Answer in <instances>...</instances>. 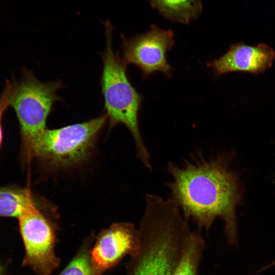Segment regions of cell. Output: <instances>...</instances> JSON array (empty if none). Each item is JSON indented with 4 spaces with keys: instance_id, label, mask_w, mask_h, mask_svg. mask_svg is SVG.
<instances>
[{
    "instance_id": "1",
    "label": "cell",
    "mask_w": 275,
    "mask_h": 275,
    "mask_svg": "<svg viewBox=\"0 0 275 275\" xmlns=\"http://www.w3.org/2000/svg\"><path fill=\"white\" fill-rule=\"evenodd\" d=\"M230 156L225 154L205 158L198 153L179 166L169 161L172 180L166 185L170 199L184 218L208 231L216 218L224 223L225 232L231 246L238 245L237 206L241 202L242 187L237 174L229 167Z\"/></svg>"
},
{
    "instance_id": "2",
    "label": "cell",
    "mask_w": 275,
    "mask_h": 275,
    "mask_svg": "<svg viewBox=\"0 0 275 275\" xmlns=\"http://www.w3.org/2000/svg\"><path fill=\"white\" fill-rule=\"evenodd\" d=\"M138 229L140 247L128 275H171L191 231L188 221L171 199L147 194Z\"/></svg>"
},
{
    "instance_id": "3",
    "label": "cell",
    "mask_w": 275,
    "mask_h": 275,
    "mask_svg": "<svg viewBox=\"0 0 275 275\" xmlns=\"http://www.w3.org/2000/svg\"><path fill=\"white\" fill-rule=\"evenodd\" d=\"M106 48L102 54L103 68L100 78L109 128L123 124L132 136L137 157L149 171L152 170L149 153L143 142L139 125V113L143 100L126 74L127 65L113 47V27L104 22Z\"/></svg>"
},
{
    "instance_id": "4",
    "label": "cell",
    "mask_w": 275,
    "mask_h": 275,
    "mask_svg": "<svg viewBox=\"0 0 275 275\" xmlns=\"http://www.w3.org/2000/svg\"><path fill=\"white\" fill-rule=\"evenodd\" d=\"M64 87L62 81L41 82L32 71L25 69L18 82L13 84L10 105L16 114L20 129L21 154L32 159L35 147L44 131L46 122L57 101L63 102L58 91Z\"/></svg>"
},
{
    "instance_id": "5",
    "label": "cell",
    "mask_w": 275,
    "mask_h": 275,
    "mask_svg": "<svg viewBox=\"0 0 275 275\" xmlns=\"http://www.w3.org/2000/svg\"><path fill=\"white\" fill-rule=\"evenodd\" d=\"M108 122L104 112L88 121L57 129L47 128L38 140L32 159L52 169L79 165L92 152L97 138Z\"/></svg>"
},
{
    "instance_id": "6",
    "label": "cell",
    "mask_w": 275,
    "mask_h": 275,
    "mask_svg": "<svg viewBox=\"0 0 275 275\" xmlns=\"http://www.w3.org/2000/svg\"><path fill=\"white\" fill-rule=\"evenodd\" d=\"M38 202L29 206L18 218L25 250L22 264L39 275H51L60 264L54 253L56 231Z\"/></svg>"
},
{
    "instance_id": "7",
    "label": "cell",
    "mask_w": 275,
    "mask_h": 275,
    "mask_svg": "<svg viewBox=\"0 0 275 275\" xmlns=\"http://www.w3.org/2000/svg\"><path fill=\"white\" fill-rule=\"evenodd\" d=\"M174 37L172 30L154 24L143 34L129 38L122 34V59L127 65L132 64L139 68L144 78L156 71L169 77L172 68L167 53L174 44Z\"/></svg>"
},
{
    "instance_id": "8",
    "label": "cell",
    "mask_w": 275,
    "mask_h": 275,
    "mask_svg": "<svg viewBox=\"0 0 275 275\" xmlns=\"http://www.w3.org/2000/svg\"><path fill=\"white\" fill-rule=\"evenodd\" d=\"M140 243L139 231L133 224H114L97 238L90 253L92 264L100 275L117 265L126 256L136 255Z\"/></svg>"
},
{
    "instance_id": "9",
    "label": "cell",
    "mask_w": 275,
    "mask_h": 275,
    "mask_svg": "<svg viewBox=\"0 0 275 275\" xmlns=\"http://www.w3.org/2000/svg\"><path fill=\"white\" fill-rule=\"evenodd\" d=\"M274 59V50L266 44L251 46L239 42L231 45L225 54L207 65L215 76L235 72L258 74L270 68Z\"/></svg>"
},
{
    "instance_id": "10",
    "label": "cell",
    "mask_w": 275,
    "mask_h": 275,
    "mask_svg": "<svg viewBox=\"0 0 275 275\" xmlns=\"http://www.w3.org/2000/svg\"><path fill=\"white\" fill-rule=\"evenodd\" d=\"M151 7L164 18L173 22L188 24L201 14L200 0H149Z\"/></svg>"
},
{
    "instance_id": "11",
    "label": "cell",
    "mask_w": 275,
    "mask_h": 275,
    "mask_svg": "<svg viewBox=\"0 0 275 275\" xmlns=\"http://www.w3.org/2000/svg\"><path fill=\"white\" fill-rule=\"evenodd\" d=\"M37 200L31 190L16 186H0V217H17Z\"/></svg>"
},
{
    "instance_id": "12",
    "label": "cell",
    "mask_w": 275,
    "mask_h": 275,
    "mask_svg": "<svg viewBox=\"0 0 275 275\" xmlns=\"http://www.w3.org/2000/svg\"><path fill=\"white\" fill-rule=\"evenodd\" d=\"M205 249V241L198 231H191L181 259L171 275H198Z\"/></svg>"
},
{
    "instance_id": "13",
    "label": "cell",
    "mask_w": 275,
    "mask_h": 275,
    "mask_svg": "<svg viewBox=\"0 0 275 275\" xmlns=\"http://www.w3.org/2000/svg\"><path fill=\"white\" fill-rule=\"evenodd\" d=\"M59 275H99L93 267L90 254L81 251L66 266Z\"/></svg>"
},
{
    "instance_id": "14",
    "label": "cell",
    "mask_w": 275,
    "mask_h": 275,
    "mask_svg": "<svg viewBox=\"0 0 275 275\" xmlns=\"http://www.w3.org/2000/svg\"><path fill=\"white\" fill-rule=\"evenodd\" d=\"M12 89L13 84L9 80H7L3 93L0 95V148L3 138L2 125V118L5 112L10 105Z\"/></svg>"
},
{
    "instance_id": "15",
    "label": "cell",
    "mask_w": 275,
    "mask_h": 275,
    "mask_svg": "<svg viewBox=\"0 0 275 275\" xmlns=\"http://www.w3.org/2000/svg\"><path fill=\"white\" fill-rule=\"evenodd\" d=\"M0 275H5L4 267L0 262Z\"/></svg>"
},
{
    "instance_id": "16",
    "label": "cell",
    "mask_w": 275,
    "mask_h": 275,
    "mask_svg": "<svg viewBox=\"0 0 275 275\" xmlns=\"http://www.w3.org/2000/svg\"><path fill=\"white\" fill-rule=\"evenodd\" d=\"M275 265V259L266 265L267 268H270Z\"/></svg>"
}]
</instances>
